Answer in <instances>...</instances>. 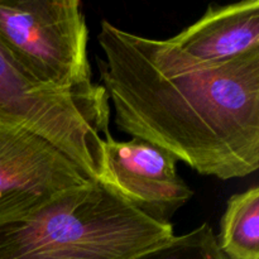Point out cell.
Segmentation results:
<instances>
[{
    "instance_id": "obj_6",
    "label": "cell",
    "mask_w": 259,
    "mask_h": 259,
    "mask_svg": "<svg viewBox=\"0 0 259 259\" xmlns=\"http://www.w3.org/2000/svg\"><path fill=\"white\" fill-rule=\"evenodd\" d=\"M172 154L148 142H104V168L99 182L152 219L169 223L194 191L180 177Z\"/></svg>"
},
{
    "instance_id": "obj_3",
    "label": "cell",
    "mask_w": 259,
    "mask_h": 259,
    "mask_svg": "<svg viewBox=\"0 0 259 259\" xmlns=\"http://www.w3.org/2000/svg\"><path fill=\"white\" fill-rule=\"evenodd\" d=\"M110 106L95 83L85 90H58L38 82L0 43V128L29 132L60 149L86 176L99 181Z\"/></svg>"
},
{
    "instance_id": "obj_4",
    "label": "cell",
    "mask_w": 259,
    "mask_h": 259,
    "mask_svg": "<svg viewBox=\"0 0 259 259\" xmlns=\"http://www.w3.org/2000/svg\"><path fill=\"white\" fill-rule=\"evenodd\" d=\"M0 43L43 85L68 91L95 85L78 0H0Z\"/></svg>"
},
{
    "instance_id": "obj_5",
    "label": "cell",
    "mask_w": 259,
    "mask_h": 259,
    "mask_svg": "<svg viewBox=\"0 0 259 259\" xmlns=\"http://www.w3.org/2000/svg\"><path fill=\"white\" fill-rule=\"evenodd\" d=\"M90 181L50 142L22 129L0 128V224L28 217Z\"/></svg>"
},
{
    "instance_id": "obj_9",
    "label": "cell",
    "mask_w": 259,
    "mask_h": 259,
    "mask_svg": "<svg viewBox=\"0 0 259 259\" xmlns=\"http://www.w3.org/2000/svg\"><path fill=\"white\" fill-rule=\"evenodd\" d=\"M136 259H230L220 248L218 235L207 223L182 235H175L166 245Z\"/></svg>"
},
{
    "instance_id": "obj_8",
    "label": "cell",
    "mask_w": 259,
    "mask_h": 259,
    "mask_svg": "<svg viewBox=\"0 0 259 259\" xmlns=\"http://www.w3.org/2000/svg\"><path fill=\"white\" fill-rule=\"evenodd\" d=\"M218 242L230 259H259L258 186L228 200Z\"/></svg>"
},
{
    "instance_id": "obj_1",
    "label": "cell",
    "mask_w": 259,
    "mask_h": 259,
    "mask_svg": "<svg viewBox=\"0 0 259 259\" xmlns=\"http://www.w3.org/2000/svg\"><path fill=\"white\" fill-rule=\"evenodd\" d=\"M100 78L116 126L204 176L240 179L259 168V51L194 60L168 39L103 20Z\"/></svg>"
},
{
    "instance_id": "obj_2",
    "label": "cell",
    "mask_w": 259,
    "mask_h": 259,
    "mask_svg": "<svg viewBox=\"0 0 259 259\" xmlns=\"http://www.w3.org/2000/svg\"><path fill=\"white\" fill-rule=\"evenodd\" d=\"M175 237L110 187L91 180L22 219L0 224V259H136Z\"/></svg>"
},
{
    "instance_id": "obj_7",
    "label": "cell",
    "mask_w": 259,
    "mask_h": 259,
    "mask_svg": "<svg viewBox=\"0 0 259 259\" xmlns=\"http://www.w3.org/2000/svg\"><path fill=\"white\" fill-rule=\"evenodd\" d=\"M194 60L220 63L259 51V2L210 5L199 20L169 38Z\"/></svg>"
}]
</instances>
